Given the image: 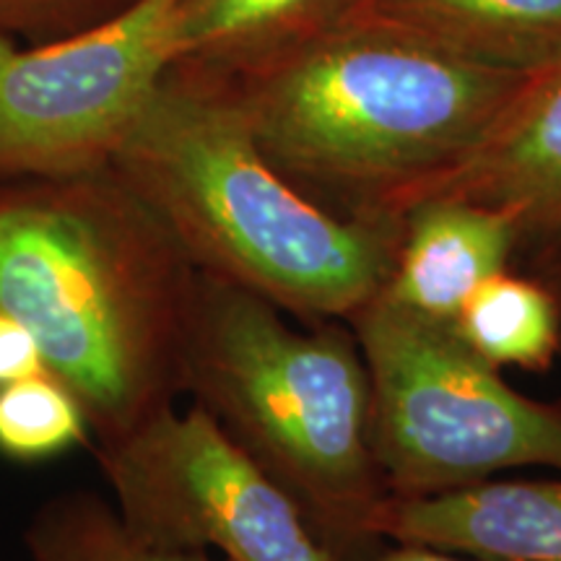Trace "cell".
<instances>
[{
  "mask_svg": "<svg viewBox=\"0 0 561 561\" xmlns=\"http://www.w3.org/2000/svg\"><path fill=\"white\" fill-rule=\"evenodd\" d=\"M198 276L112 167L0 193V310L79 398L94 447L182 396Z\"/></svg>",
  "mask_w": 561,
  "mask_h": 561,
  "instance_id": "1",
  "label": "cell"
},
{
  "mask_svg": "<svg viewBox=\"0 0 561 561\" xmlns=\"http://www.w3.org/2000/svg\"><path fill=\"white\" fill-rule=\"evenodd\" d=\"M110 167L195 268L291 318L346 322L392 276L401 221L346 219L314 203L221 91L161 83Z\"/></svg>",
  "mask_w": 561,
  "mask_h": 561,
  "instance_id": "2",
  "label": "cell"
},
{
  "mask_svg": "<svg viewBox=\"0 0 561 561\" xmlns=\"http://www.w3.org/2000/svg\"><path fill=\"white\" fill-rule=\"evenodd\" d=\"M528 73L369 26L229 96L294 185L343 195L354 219L401 221L413 195L479 144Z\"/></svg>",
  "mask_w": 561,
  "mask_h": 561,
  "instance_id": "3",
  "label": "cell"
},
{
  "mask_svg": "<svg viewBox=\"0 0 561 561\" xmlns=\"http://www.w3.org/2000/svg\"><path fill=\"white\" fill-rule=\"evenodd\" d=\"M294 328L242 286L198 276L182 396H191L297 504L339 561L385 543L369 517L388 491L371 439V380L343 320Z\"/></svg>",
  "mask_w": 561,
  "mask_h": 561,
  "instance_id": "4",
  "label": "cell"
},
{
  "mask_svg": "<svg viewBox=\"0 0 561 561\" xmlns=\"http://www.w3.org/2000/svg\"><path fill=\"white\" fill-rule=\"evenodd\" d=\"M371 380V439L388 496L476 486L517 468L561 473V396L515 390L450 322L380 291L346 320Z\"/></svg>",
  "mask_w": 561,
  "mask_h": 561,
  "instance_id": "5",
  "label": "cell"
},
{
  "mask_svg": "<svg viewBox=\"0 0 561 561\" xmlns=\"http://www.w3.org/2000/svg\"><path fill=\"white\" fill-rule=\"evenodd\" d=\"M182 58V0H138L34 50L0 37V178L58 180L110 167Z\"/></svg>",
  "mask_w": 561,
  "mask_h": 561,
  "instance_id": "6",
  "label": "cell"
},
{
  "mask_svg": "<svg viewBox=\"0 0 561 561\" xmlns=\"http://www.w3.org/2000/svg\"><path fill=\"white\" fill-rule=\"evenodd\" d=\"M112 504L138 538L229 561H339L297 504L198 403L94 447Z\"/></svg>",
  "mask_w": 561,
  "mask_h": 561,
  "instance_id": "7",
  "label": "cell"
},
{
  "mask_svg": "<svg viewBox=\"0 0 561 561\" xmlns=\"http://www.w3.org/2000/svg\"><path fill=\"white\" fill-rule=\"evenodd\" d=\"M421 198L507 210L517 227L512 268L561 244V60L530 70L479 144L426 182L409 206Z\"/></svg>",
  "mask_w": 561,
  "mask_h": 561,
  "instance_id": "8",
  "label": "cell"
},
{
  "mask_svg": "<svg viewBox=\"0 0 561 561\" xmlns=\"http://www.w3.org/2000/svg\"><path fill=\"white\" fill-rule=\"evenodd\" d=\"M369 536L494 561H561V476L385 496L369 517Z\"/></svg>",
  "mask_w": 561,
  "mask_h": 561,
  "instance_id": "9",
  "label": "cell"
},
{
  "mask_svg": "<svg viewBox=\"0 0 561 561\" xmlns=\"http://www.w3.org/2000/svg\"><path fill=\"white\" fill-rule=\"evenodd\" d=\"M515 252L517 227L507 210L421 198L401 214V242L382 294L421 318L453 322L481 280L512 268Z\"/></svg>",
  "mask_w": 561,
  "mask_h": 561,
  "instance_id": "10",
  "label": "cell"
},
{
  "mask_svg": "<svg viewBox=\"0 0 561 561\" xmlns=\"http://www.w3.org/2000/svg\"><path fill=\"white\" fill-rule=\"evenodd\" d=\"M392 30L471 58L536 70L561 60V0H375Z\"/></svg>",
  "mask_w": 561,
  "mask_h": 561,
  "instance_id": "11",
  "label": "cell"
},
{
  "mask_svg": "<svg viewBox=\"0 0 561 561\" xmlns=\"http://www.w3.org/2000/svg\"><path fill=\"white\" fill-rule=\"evenodd\" d=\"M450 328L496 369L546 371L559 359L557 301L530 273L507 268L481 280Z\"/></svg>",
  "mask_w": 561,
  "mask_h": 561,
  "instance_id": "12",
  "label": "cell"
},
{
  "mask_svg": "<svg viewBox=\"0 0 561 561\" xmlns=\"http://www.w3.org/2000/svg\"><path fill=\"white\" fill-rule=\"evenodd\" d=\"M24 546L30 561H210L208 551L138 538L115 504L94 491H66L42 502L26 523Z\"/></svg>",
  "mask_w": 561,
  "mask_h": 561,
  "instance_id": "13",
  "label": "cell"
},
{
  "mask_svg": "<svg viewBox=\"0 0 561 561\" xmlns=\"http://www.w3.org/2000/svg\"><path fill=\"white\" fill-rule=\"evenodd\" d=\"M79 398L50 371L0 385V458L19 466L50 462L91 445Z\"/></svg>",
  "mask_w": 561,
  "mask_h": 561,
  "instance_id": "14",
  "label": "cell"
},
{
  "mask_svg": "<svg viewBox=\"0 0 561 561\" xmlns=\"http://www.w3.org/2000/svg\"><path fill=\"white\" fill-rule=\"evenodd\" d=\"M314 0H182V50H229L299 16Z\"/></svg>",
  "mask_w": 561,
  "mask_h": 561,
  "instance_id": "15",
  "label": "cell"
},
{
  "mask_svg": "<svg viewBox=\"0 0 561 561\" xmlns=\"http://www.w3.org/2000/svg\"><path fill=\"white\" fill-rule=\"evenodd\" d=\"M37 371H45V362L34 335L13 314L0 310V385L24 380Z\"/></svg>",
  "mask_w": 561,
  "mask_h": 561,
  "instance_id": "16",
  "label": "cell"
},
{
  "mask_svg": "<svg viewBox=\"0 0 561 561\" xmlns=\"http://www.w3.org/2000/svg\"><path fill=\"white\" fill-rule=\"evenodd\" d=\"M364 561H494V559L466 557V553L426 549V546H411V543H385L382 549H377L369 559Z\"/></svg>",
  "mask_w": 561,
  "mask_h": 561,
  "instance_id": "17",
  "label": "cell"
},
{
  "mask_svg": "<svg viewBox=\"0 0 561 561\" xmlns=\"http://www.w3.org/2000/svg\"><path fill=\"white\" fill-rule=\"evenodd\" d=\"M523 273H530L538 280H543L546 289L551 291L553 301H557V314H559V359H561V244L551 248L543 255L533 257L530 263L523 265Z\"/></svg>",
  "mask_w": 561,
  "mask_h": 561,
  "instance_id": "18",
  "label": "cell"
},
{
  "mask_svg": "<svg viewBox=\"0 0 561 561\" xmlns=\"http://www.w3.org/2000/svg\"><path fill=\"white\" fill-rule=\"evenodd\" d=\"M47 0H0V19H9L13 13H26L39 9Z\"/></svg>",
  "mask_w": 561,
  "mask_h": 561,
  "instance_id": "19",
  "label": "cell"
}]
</instances>
